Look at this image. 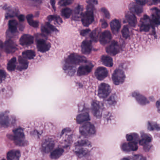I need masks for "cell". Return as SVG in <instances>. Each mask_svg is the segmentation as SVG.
<instances>
[{"instance_id": "cell-39", "label": "cell", "mask_w": 160, "mask_h": 160, "mask_svg": "<svg viewBox=\"0 0 160 160\" xmlns=\"http://www.w3.org/2000/svg\"><path fill=\"white\" fill-rule=\"evenodd\" d=\"M100 32L97 29H95L90 35V38L94 42H97L99 38Z\"/></svg>"}, {"instance_id": "cell-46", "label": "cell", "mask_w": 160, "mask_h": 160, "mask_svg": "<svg viewBox=\"0 0 160 160\" xmlns=\"http://www.w3.org/2000/svg\"><path fill=\"white\" fill-rule=\"evenodd\" d=\"M7 74L5 71L4 70H0V83L3 82L6 78Z\"/></svg>"}, {"instance_id": "cell-8", "label": "cell", "mask_w": 160, "mask_h": 160, "mask_svg": "<svg viewBox=\"0 0 160 160\" xmlns=\"http://www.w3.org/2000/svg\"><path fill=\"white\" fill-rule=\"evenodd\" d=\"M120 48L118 42L113 41L109 46L107 47L106 50L107 53L111 56H115L120 52Z\"/></svg>"}, {"instance_id": "cell-55", "label": "cell", "mask_w": 160, "mask_h": 160, "mask_svg": "<svg viewBox=\"0 0 160 160\" xmlns=\"http://www.w3.org/2000/svg\"><path fill=\"white\" fill-rule=\"evenodd\" d=\"M107 26H108V24H107V22L104 21L102 23V28H105L107 27Z\"/></svg>"}, {"instance_id": "cell-56", "label": "cell", "mask_w": 160, "mask_h": 160, "mask_svg": "<svg viewBox=\"0 0 160 160\" xmlns=\"http://www.w3.org/2000/svg\"><path fill=\"white\" fill-rule=\"evenodd\" d=\"M156 106L157 107L158 110V112L160 111V101H158L156 102Z\"/></svg>"}, {"instance_id": "cell-15", "label": "cell", "mask_w": 160, "mask_h": 160, "mask_svg": "<svg viewBox=\"0 0 160 160\" xmlns=\"http://www.w3.org/2000/svg\"><path fill=\"white\" fill-rule=\"evenodd\" d=\"M141 24L140 25V30L147 32L150 29L151 22L148 16L145 15L141 20Z\"/></svg>"}, {"instance_id": "cell-22", "label": "cell", "mask_w": 160, "mask_h": 160, "mask_svg": "<svg viewBox=\"0 0 160 160\" xmlns=\"http://www.w3.org/2000/svg\"><path fill=\"white\" fill-rule=\"evenodd\" d=\"M126 18L128 24L130 26L135 27L137 23L136 17H135L133 13L131 12H129L126 14Z\"/></svg>"}, {"instance_id": "cell-51", "label": "cell", "mask_w": 160, "mask_h": 160, "mask_svg": "<svg viewBox=\"0 0 160 160\" xmlns=\"http://www.w3.org/2000/svg\"><path fill=\"white\" fill-rule=\"evenodd\" d=\"M136 3L140 5H143L146 4L147 0H135Z\"/></svg>"}, {"instance_id": "cell-27", "label": "cell", "mask_w": 160, "mask_h": 160, "mask_svg": "<svg viewBox=\"0 0 160 160\" xmlns=\"http://www.w3.org/2000/svg\"><path fill=\"white\" fill-rule=\"evenodd\" d=\"M20 152L19 151L13 150L8 152L7 154V159L10 160H18L20 158Z\"/></svg>"}, {"instance_id": "cell-5", "label": "cell", "mask_w": 160, "mask_h": 160, "mask_svg": "<svg viewBox=\"0 0 160 160\" xmlns=\"http://www.w3.org/2000/svg\"><path fill=\"white\" fill-rule=\"evenodd\" d=\"M111 89L109 85L106 83H101L99 87L98 96L100 98L105 99L109 95Z\"/></svg>"}, {"instance_id": "cell-57", "label": "cell", "mask_w": 160, "mask_h": 160, "mask_svg": "<svg viewBox=\"0 0 160 160\" xmlns=\"http://www.w3.org/2000/svg\"><path fill=\"white\" fill-rule=\"evenodd\" d=\"M160 0H153V1L154 2L155 4H158L160 2Z\"/></svg>"}, {"instance_id": "cell-47", "label": "cell", "mask_w": 160, "mask_h": 160, "mask_svg": "<svg viewBox=\"0 0 160 160\" xmlns=\"http://www.w3.org/2000/svg\"><path fill=\"white\" fill-rule=\"evenodd\" d=\"M101 11L102 12V14H103V15L104 16V17L107 18H110V13L109 12V11L106 9V8H102L101 9Z\"/></svg>"}, {"instance_id": "cell-30", "label": "cell", "mask_w": 160, "mask_h": 160, "mask_svg": "<svg viewBox=\"0 0 160 160\" xmlns=\"http://www.w3.org/2000/svg\"><path fill=\"white\" fill-rule=\"evenodd\" d=\"M64 150L61 148H57L53 151L50 154L51 159H57L62 156Z\"/></svg>"}, {"instance_id": "cell-38", "label": "cell", "mask_w": 160, "mask_h": 160, "mask_svg": "<svg viewBox=\"0 0 160 160\" xmlns=\"http://www.w3.org/2000/svg\"><path fill=\"white\" fill-rule=\"evenodd\" d=\"M72 13H73L72 10L70 8H63L61 11L62 15L64 18H70V16L72 14Z\"/></svg>"}, {"instance_id": "cell-13", "label": "cell", "mask_w": 160, "mask_h": 160, "mask_svg": "<svg viewBox=\"0 0 160 160\" xmlns=\"http://www.w3.org/2000/svg\"><path fill=\"white\" fill-rule=\"evenodd\" d=\"M121 148L123 151L130 152L135 151L138 149L137 143L135 142H129V143H124L121 146Z\"/></svg>"}, {"instance_id": "cell-37", "label": "cell", "mask_w": 160, "mask_h": 160, "mask_svg": "<svg viewBox=\"0 0 160 160\" xmlns=\"http://www.w3.org/2000/svg\"><path fill=\"white\" fill-rule=\"evenodd\" d=\"M147 128L149 130H160V126L157 123L154 122H148Z\"/></svg>"}, {"instance_id": "cell-28", "label": "cell", "mask_w": 160, "mask_h": 160, "mask_svg": "<svg viewBox=\"0 0 160 160\" xmlns=\"http://www.w3.org/2000/svg\"><path fill=\"white\" fill-rule=\"evenodd\" d=\"M101 61L104 65L106 66L111 67L113 65L112 58L109 56L104 55L101 58Z\"/></svg>"}, {"instance_id": "cell-40", "label": "cell", "mask_w": 160, "mask_h": 160, "mask_svg": "<svg viewBox=\"0 0 160 160\" xmlns=\"http://www.w3.org/2000/svg\"><path fill=\"white\" fill-rule=\"evenodd\" d=\"M91 144L89 141L85 140H82L78 141L75 144V146L77 147H81V146L89 147V146H91Z\"/></svg>"}, {"instance_id": "cell-21", "label": "cell", "mask_w": 160, "mask_h": 160, "mask_svg": "<svg viewBox=\"0 0 160 160\" xmlns=\"http://www.w3.org/2000/svg\"><path fill=\"white\" fill-rule=\"evenodd\" d=\"M92 110L94 116L97 118H100L102 114L101 106L96 101H93L92 104Z\"/></svg>"}, {"instance_id": "cell-53", "label": "cell", "mask_w": 160, "mask_h": 160, "mask_svg": "<svg viewBox=\"0 0 160 160\" xmlns=\"http://www.w3.org/2000/svg\"><path fill=\"white\" fill-rule=\"evenodd\" d=\"M50 3L54 10H56V7H55V4H56V0H50Z\"/></svg>"}, {"instance_id": "cell-7", "label": "cell", "mask_w": 160, "mask_h": 160, "mask_svg": "<svg viewBox=\"0 0 160 160\" xmlns=\"http://www.w3.org/2000/svg\"><path fill=\"white\" fill-rule=\"evenodd\" d=\"M12 119L7 113H0V126L8 127L12 125Z\"/></svg>"}, {"instance_id": "cell-18", "label": "cell", "mask_w": 160, "mask_h": 160, "mask_svg": "<svg viewBox=\"0 0 160 160\" xmlns=\"http://www.w3.org/2000/svg\"><path fill=\"white\" fill-rule=\"evenodd\" d=\"M132 95L139 104L141 105H145L147 104L149 102L145 96L141 94L138 92H134L132 94Z\"/></svg>"}, {"instance_id": "cell-42", "label": "cell", "mask_w": 160, "mask_h": 160, "mask_svg": "<svg viewBox=\"0 0 160 160\" xmlns=\"http://www.w3.org/2000/svg\"><path fill=\"white\" fill-rule=\"evenodd\" d=\"M88 151L87 150H85L84 149H80L75 152L76 154L78 156L80 157H84L87 154Z\"/></svg>"}, {"instance_id": "cell-24", "label": "cell", "mask_w": 160, "mask_h": 160, "mask_svg": "<svg viewBox=\"0 0 160 160\" xmlns=\"http://www.w3.org/2000/svg\"><path fill=\"white\" fill-rule=\"evenodd\" d=\"M112 32L114 35H117L121 27V24L118 19H114L110 23Z\"/></svg>"}, {"instance_id": "cell-36", "label": "cell", "mask_w": 160, "mask_h": 160, "mask_svg": "<svg viewBox=\"0 0 160 160\" xmlns=\"http://www.w3.org/2000/svg\"><path fill=\"white\" fill-rule=\"evenodd\" d=\"M82 8L80 6L77 7L74 12V19L78 20L80 18L81 16L82 15Z\"/></svg>"}, {"instance_id": "cell-35", "label": "cell", "mask_w": 160, "mask_h": 160, "mask_svg": "<svg viewBox=\"0 0 160 160\" xmlns=\"http://www.w3.org/2000/svg\"><path fill=\"white\" fill-rule=\"evenodd\" d=\"M16 58H12L11 60L9 61L7 65V70L8 71H13L15 70L16 67Z\"/></svg>"}, {"instance_id": "cell-49", "label": "cell", "mask_w": 160, "mask_h": 160, "mask_svg": "<svg viewBox=\"0 0 160 160\" xmlns=\"http://www.w3.org/2000/svg\"><path fill=\"white\" fill-rule=\"evenodd\" d=\"M90 32V30L89 29H87L85 30H82L80 32V35L82 36H85L87 35Z\"/></svg>"}, {"instance_id": "cell-9", "label": "cell", "mask_w": 160, "mask_h": 160, "mask_svg": "<svg viewBox=\"0 0 160 160\" xmlns=\"http://www.w3.org/2000/svg\"><path fill=\"white\" fill-rule=\"evenodd\" d=\"M3 48L7 53H13L17 50V46L13 40L8 39L4 43Z\"/></svg>"}, {"instance_id": "cell-32", "label": "cell", "mask_w": 160, "mask_h": 160, "mask_svg": "<svg viewBox=\"0 0 160 160\" xmlns=\"http://www.w3.org/2000/svg\"><path fill=\"white\" fill-rule=\"evenodd\" d=\"M127 141L129 142H138L139 140V136L136 133H131L126 136Z\"/></svg>"}, {"instance_id": "cell-1", "label": "cell", "mask_w": 160, "mask_h": 160, "mask_svg": "<svg viewBox=\"0 0 160 160\" xmlns=\"http://www.w3.org/2000/svg\"><path fill=\"white\" fill-rule=\"evenodd\" d=\"M13 140L16 145L19 146H25L26 144L25 135L23 129L18 128L13 131Z\"/></svg>"}, {"instance_id": "cell-44", "label": "cell", "mask_w": 160, "mask_h": 160, "mask_svg": "<svg viewBox=\"0 0 160 160\" xmlns=\"http://www.w3.org/2000/svg\"><path fill=\"white\" fill-rule=\"evenodd\" d=\"M74 0H60L59 4L61 6H66L73 4Z\"/></svg>"}, {"instance_id": "cell-6", "label": "cell", "mask_w": 160, "mask_h": 160, "mask_svg": "<svg viewBox=\"0 0 160 160\" xmlns=\"http://www.w3.org/2000/svg\"><path fill=\"white\" fill-rule=\"evenodd\" d=\"M94 13L91 10H88L81 15L82 24L84 26H89L94 21Z\"/></svg>"}, {"instance_id": "cell-16", "label": "cell", "mask_w": 160, "mask_h": 160, "mask_svg": "<svg viewBox=\"0 0 160 160\" xmlns=\"http://www.w3.org/2000/svg\"><path fill=\"white\" fill-rule=\"evenodd\" d=\"M96 78L99 80H102L108 75V71L107 69L103 67H100L96 69L95 71Z\"/></svg>"}, {"instance_id": "cell-3", "label": "cell", "mask_w": 160, "mask_h": 160, "mask_svg": "<svg viewBox=\"0 0 160 160\" xmlns=\"http://www.w3.org/2000/svg\"><path fill=\"white\" fill-rule=\"evenodd\" d=\"M81 135L85 137H89L93 136L96 133L95 127L93 124L90 123H86L82 126H81L80 129Z\"/></svg>"}, {"instance_id": "cell-19", "label": "cell", "mask_w": 160, "mask_h": 160, "mask_svg": "<svg viewBox=\"0 0 160 160\" xmlns=\"http://www.w3.org/2000/svg\"><path fill=\"white\" fill-rule=\"evenodd\" d=\"M100 42L102 45H105L108 44L111 40V34L109 31H105L101 33L99 36Z\"/></svg>"}, {"instance_id": "cell-52", "label": "cell", "mask_w": 160, "mask_h": 160, "mask_svg": "<svg viewBox=\"0 0 160 160\" xmlns=\"http://www.w3.org/2000/svg\"><path fill=\"white\" fill-rule=\"evenodd\" d=\"M16 15V12L13 11V10H11V11H8V17H12Z\"/></svg>"}, {"instance_id": "cell-31", "label": "cell", "mask_w": 160, "mask_h": 160, "mask_svg": "<svg viewBox=\"0 0 160 160\" xmlns=\"http://www.w3.org/2000/svg\"><path fill=\"white\" fill-rule=\"evenodd\" d=\"M17 26H18V23L15 20H10L8 22V31L10 33L14 34L17 31Z\"/></svg>"}, {"instance_id": "cell-25", "label": "cell", "mask_w": 160, "mask_h": 160, "mask_svg": "<svg viewBox=\"0 0 160 160\" xmlns=\"http://www.w3.org/2000/svg\"><path fill=\"white\" fill-rule=\"evenodd\" d=\"M129 7L130 12L138 15L141 14L143 11L142 7L141 6V5H139V4H130Z\"/></svg>"}, {"instance_id": "cell-20", "label": "cell", "mask_w": 160, "mask_h": 160, "mask_svg": "<svg viewBox=\"0 0 160 160\" xmlns=\"http://www.w3.org/2000/svg\"><path fill=\"white\" fill-rule=\"evenodd\" d=\"M92 44L90 40H85L81 44V51L85 55H89L91 52Z\"/></svg>"}, {"instance_id": "cell-17", "label": "cell", "mask_w": 160, "mask_h": 160, "mask_svg": "<svg viewBox=\"0 0 160 160\" xmlns=\"http://www.w3.org/2000/svg\"><path fill=\"white\" fill-rule=\"evenodd\" d=\"M34 38L32 36L29 35H24L20 38V43L24 46H29L33 44Z\"/></svg>"}, {"instance_id": "cell-2", "label": "cell", "mask_w": 160, "mask_h": 160, "mask_svg": "<svg viewBox=\"0 0 160 160\" xmlns=\"http://www.w3.org/2000/svg\"><path fill=\"white\" fill-rule=\"evenodd\" d=\"M87 58L84 56L77 54L73 53L69 55L65 60V64L72 66L78 65L81 63H87Z\"/></svg>"}, {"instance_id": "cell-58", "label": "cell", "mask_w": 160, "mask_h": 160, "mask_svg": "<svg viewBox=\"0 0 160 160\" xmlns=\"http://www.w3.org/2000/svg\"><path fill=\"white\" fill-rule=\"evenodd\" d=\"M0 57H1V54H0Z\"/></svg>"}, {"instance_id": "cell-43", "label": "cell", "mask_w": 160, "mask_h": 160, "mask_svg": "<svg viewBox=\"0 0 160 160\" xmlns=\"http://www.w3.org/2000/svg\"><path fill=\"white\" fill-rule=\"evenodd\" d=\"M122 35L124 38H128L130 36V31L128 27V26L126 25H125L123 27V29L122 31Z\"/></svg>"}, {"instance_id": "cell-34", "label": "cell", "mask_w": 160, "mask_h": 160, "mask_svg": "<svg viewBox=\"0 0 160 160\" xmlns=\"http://www.w3.org/2000/svg\"><path fill=\"white\" fill-rule=\"evenodd\" d=\"M23 56L26 59H32L35 56V52L33 50H28L23 52Z\"/></svg>"}, {"instance_id": "cell-23", "label": "cell", "mask_w": 160, "mask_h": 160, "mask_svg": "<svg viewBox=\"0 0 160 160\" xmlns=\"http://www.w3.org/2000/svg\"><path fill=\"white\" fill-rule=\"evenodd\" d=\"M90 116L87 113H84L77 116L76 118V121L78 124L87 122L90 121Z\"/></svg>"}, {"instance_id": "cell-48", "label": "cell", "mask_w": 160, "mask_h": 160, "mask_svg": "<svg viewBox=\"0 0 160 160\" xmlns=\"http://www.w3.org/2000/svg\"><path fill=\"white\" fill-rule=\"evenodd\" d=\"M45 25L48 27V28L51 32H54V31H57V29L53 25H52L51 24H50L49 23H46V24H45Z\"/></svg>"}, {"instance_id": "cell-41", "label": "cell", "mask_w": 160, "mask_h": 160, "mask_svg": "<svg viewBox=\"0 0 160 160\" xmlns=\"http://www.w3.org/2000/svg\"><path fill=\"white\" fill-rule=\"evenodd\" d=\"M48 19L49 21H54L56 22L57 23H61L62 20L59 17L57 16L50 15L49 16L48 18Z\"/></svg>"}, {"instance_id": "cell-54", "label": "cell", "mask_w": 160, "mask_h": 160, "mask_svg": "<svg viewBox=\"0 0 160 160\" xmlns=\"http://www.w3.org/2000/svg\"><path fill=\"white\" fill-rule=\"evenodd\" d=\"M18 19L20 22H23L25 20V16H24V15H20V16H18Z\"/></svg>"}, {"instance_id": "cell-50", "label": "cell", "mask_w": 160, "mask_h": 160, "mask_svg": "<svg viewBox=\"0 0 160 160\" xmlns=\"http://www.w3.org/2000/svg\"><path fill=\"white\" fill-rule=\"evenodd\" d=\"M42 31L43 32H44V33H46L47 35H49L51 33V31L49 30L48 27H47L46 25L45 26H42Z\"/></svg>"}, {"instance_id": "cell-11", "label": "cell", "mask_w": 160, "mask_h": 160, "mask_svg": "<svg viewBox=\"0 0 160 160\" xmlns=\"http://www.w3.org/2000/svg\"><path fill=\"white\" fill-rule=\"evenodd\" d=\"M54 146H55V143L54 142L53 140L51 139H47L42 144V151L43 153H49L52 150Z\"/></svg>"}, {"instance_id": "cell-12", "label": "cell", "mask_w": 160, "mask_h": 160, "mask_svg": "<svg viewBox=\"0 0 160 160\" xmlns=\"http://www.w3.org/2000/svg\"><path fill=\"white\" fill-rule=\"evenodd\" d=\"M93 67L94 66L91 64H86V65L81 66L78 68V76H82L87 75L91 73Z\"/></svg>"}, {"instance_id": "cell-29", "label": "cell", "mask_w": 160, "mask_h": 160, "mask_svg": "<svg viewBox=\"0 0 160 160\" xmlns=\"http://www.w3.org/2000/svg\"><path fill=\"white\" fill-rule=\"evenodd\" d=\"M154 13L152 15V22L155 25H158L160 24V11L157 8L154 9Z\"/></svg>"}, {"instance_id": "cell-33", "label": "cell", "mask_w": 160, "mask_h": 160, "mask_svg": "<svg viewBox=\"0 0 160 160\" xmlns=\"http://www.w3.org/2000/svg\"><path fill=\"white\" fill-rule=\"evenodd\" d=\"M26 19L27 20L28 24L31 26H32L33 27L37 28L39 25V24L38 22L33 20V16L32 15L30 14L27 16Z\"/></svg>"}, {"instance_id": "cell-4", "label": "cell", "mask_w": 160, "mask_h": 160, "mask_svg": "<svg viewBox=\"0 0 160 160\" xmlns=\"http://www.w3.org/2000/svg\"><path fill=\"white\" fill-rule=\"evenodd\" d=\"M112 78L114 84L119 85L125 81V75L123 70L120 69H116L113 73Z\"/></svg>"}, {"instance_id": "cell-14", "label": "cell", "mask_w": 160, "mask_h": 160, "mask_svg": "<svg viewBox=\"0 0 160 160\" xmlns=\"http://www.w3.org/2000/svg\"><path fill=\"white\" fill-rule=\"evenodd\" d=\"M38 50L41 52H46L50 48V44L44 39H39L37 42Z\"/></svg>"}, {"instance_id": "cell-10", "label": "cell", "mask_w": 160, "mask_h": 160, "mask_svg": "<svg viewBox=\"0 0 160 160\" xmlns=\"http://www.w3.org/2000/svg\"><path fill=\"white\" fill-rule=\"evenodd\" d=\"M142 139L139 141V143L140 145L144 146L145 149H149V143L152 141V137L149 134L145 133H141Z\"/></svg>"}, {"instance_id": "cell-45", "label": "cell", "mask_w": 160, "mask_h": 160, "mask_svg": "<svg viewBox=\"0 0 160 160\" xmlns=\"http://www.w3.org/2000/svg\"><path fill=\"white\" fill-rule=\"evenodd\" d=\"M123 159H125V160H130V159H133V160H146V158L143 156L142 155H139V154H137V155H134L133 156V157H126L124 158Z\"/></svg>"}, {"instance_id": "cell-26", "label": "cell", "mask_w": 160, "mask_h": 160, "mask_svg": "<svg viewBox=\"0 0 160 160\" xmlns=\"http://www.w3.org/2000/svg\"><path fill=\"white\" fill-rule=\"evenodd\" d=\"M18 62L19 65L18 66V70H22L27 69L28 65V62L26 59V58L24 56H19L18 58Z\"/></svg>"}]
</instances>
